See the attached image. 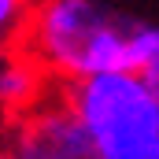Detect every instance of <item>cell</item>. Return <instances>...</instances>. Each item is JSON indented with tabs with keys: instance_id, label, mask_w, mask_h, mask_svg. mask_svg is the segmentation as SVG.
Here are the masks:
<instances>
[{
	"instance_id": "cell-1",
	"label": "cell",
	"mask_w": 159,
	"mask_h": 159,
	"mask_svg": "<svg viewBox=\"0 0 159 159\" xmlns=\"http://www.w3.org/2000/svg\"><path fill=\"white\" fill-rule=\"evenodd\" d=\"M133 19L104 0H37L19 48L56 85L129 67Z\"/></svg>"
},
{
	"instance_id": "cell-2",
	"label": "cell",
	"mask_w": 159,
	"mask_h": 159,
	"mask_svg": "<svg viewBox=\"0 0 159 159\" xmlns=\"http://www.w3.org/2000/svg\"><path fill=\"white\" fill-rule=\"evenodd\" d=\"M89 133L93 159H159V85L133 67L63 85Z\"/></svg>"
},
{
	"instance_id": "cell-3",
	"label": "cell",
	"mask_w": 159,
	"mask_h": 159,
	"mask_svg": "<svg viewBox=\"0 0 159 159\" xmlns=\"http://www.w3.org/2000/svg\"><path fill=\"white\" fill-rule=\"evenodd\" d=\"M4 141L15 159H93L89 133L70 107L63 85H52L37 104L11 115Z\"/></svg>"
},
{
	"instance_id": "cell-4",
	"label": "cell",
	"mask_w": 159,
	"mask_h": 159,
	"mask_svg": "<svg viewBox=\"0 0 159 159\" xmlns=\"http://www.w3.org/2000/svg\"><path fill=\"white\" fill-rule=\"evenodd\" d=\"M52 85L56 81L48 78L22 48L0 52V111H4V119H11V115L26 111L30 104H37Z\"/></svg>"
},
{
	"instance_id": "cell-5",
	"label": "cell",
	"mask_w": 159,
	"mask_h": 159,
	"mask_svg": "<svg viewBox=\"0 0 159 159\" xmlns=\"http://www.w3.org/2000/svg\"><path fill=\"white\" fill-rule=\"evenodd\" d=\"M129 67L159 85V19H133V30H129Z\"/></svg>"
},
{
	"instance_id": "cell-6",
	"label": "cell",
	"mask_w": 159,
	"mask_h": 159,
	"mask_svg": "<svg viewBox=\"0 0 159 159\" xmlns=\"http://www.w3.org/2000/svg\"><path fill=\"white\" fill-rule=\"evenodd\" d=\"M37 0H0V52L19 48Z\"/></svg>"
},
{
	"instance_id": "cell-7",
	"label": "cell",
	"mask_w": 159,
	"mask_h": 159,
	"mask_svg": "<svg viewBox=\"0 0 159 159\" xmlns=\"http://www.w3.org/2000/svg\"><path fill=\"white\" fill-rule=\"evenodd\" d=\"M0 159H15V156H11V152H7V148H4V152H0Z\"/></svg>"
}]
</instances>
